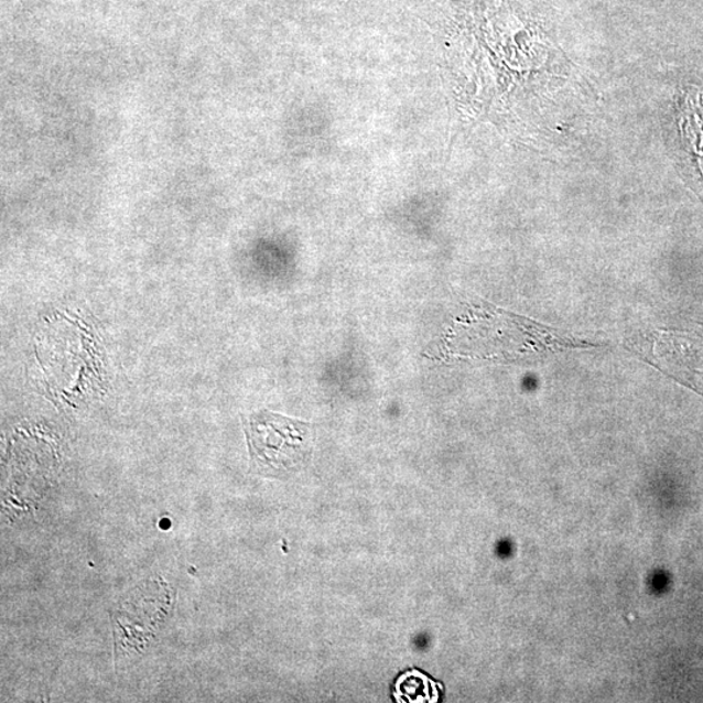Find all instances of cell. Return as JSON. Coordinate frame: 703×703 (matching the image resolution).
Wrapping results in <instances>:
<instances>
[{
    "label": "cell",
    "mask_w": 703,
    "mask_h": 703,
    "mask_svg": "<svg viewBox=\"0 0 703 703\" xmlns=\"http://www.w3.org/2000/svg\"><path fill=\"white\" fill-rule=\"evenodd\" d=\"M250 468L263 477L285 478L312 456L311 423L260 411L244 418Z\"/></svg>",
    "instance_id": "obj_1"
}]
</instances>
